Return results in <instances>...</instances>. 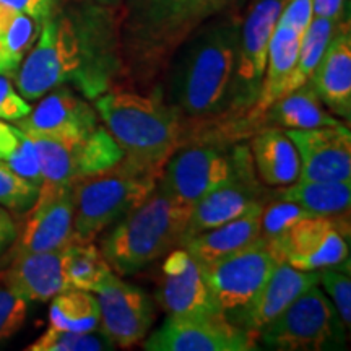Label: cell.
<instances>
[{
  "instance_id": "6da1fadb",
  "label": "cell",
  "mask_w": 351,
  "mask_h": 351,
  "mask_svg": "<svg viewBox=\"0 0 351 351\" xmlns=\"http://www.w3.org/2000/svg\"><path fill=\"white\" fill-rule=\"evenodd\" d=\"M239 25L207 26L184 47L169 83L171 106L187 116H215L230 106Z\"/></svg>"
},
{
  "instance_id": "7a4b0ae2",
  "label": "cell",
  "mask_w": 351,
  "mask_h": 351,
  "mask_svg": "<svg viewBox=\"0 0 351 351\" xmlns=\"http://www.w3.org/2000/svg\"><path fill=\"white\" fill-rule=\"evenodd\" d=\"M95 111L124 153V160L163 174L181 140L179 111L155 96L109 91L96 98Z\"/></svg>"
},
{
  "instance_id": "3957f363",
  "label": "cell",
  "mask_w": 351,
  "mask_h": 351,
  "mask_svg": "<svg viewBox=\"0 0 351 351\" xmlns=\"http://www.w3.org/2000/svg\"><path fill=\"white\" fill-rule=\"evenodd\" d=\"M192 207L174 200L160 189L125 215L101 243L111 270L134 275L181 245Z\"/></svg>"
},
{
  "instance_id": "277c9868",
  "label": "cell",
  "mask_w": 351,
  "mask_h": 351,
  "mask_svg": "<svg viewBox=\"0 0 351 351\" xmlns=\"http://www.w3.org/2000/svg\"><path fill=\"white\" fill-rule=\"evenodd\" d=\"M90 52L83 46L75 21L49 16L43 21L36 43L16 70V88L26 101H36L56 86L73 82L95 98L101 88L86 67Z\"/></svg>"
},
{
  "instance_id": "5b68a950",
  "label": "cell",
  "mask_w": 351,
  "mask_h": 351,
  "mask_svg": "<svg viewBox=\"0 0 351 351\" xmlns=\"http://www.w3.org/2000/svg\"><path fill=\"white\" fill-rule=\"evenodd\" d=\"M161 173L140 168L124 158L111 168L85 176L73 184V234L93 243L108 226L116 225L153 194Z\"/></svg>"
},
{
  "instance_id": "8992f818",
  "label": "cell",
  "mask_w": 351,
  "mask_h": 351,
  "mask_svg": "<svg viewBox=\"0 0 351 351\" xmlns=\"http://www.w3.org/2000/svg\"><path fill=\"white\" fill-rule=\"evenodd\" d=\"M270 350L322 351L345 348V324L326 293L314 285L258 332Z\"/></svg>"
},
{
  "instance_id": "52a82bcc",
  "label": "cell",
  "mask_w": 351,
  "mask_h": 351,
  "mask_svg": "<svg viewBox=\"0 0 351 351\" xmlns=\"http://www.w3.org/2000/svg\"><path fill=\"white\" fill-rule=\"evenodd\" d=\"M29 137L36 145L43 174L38 195H49L73 186L78 179L111 168L124 158L112 135L106 127L101 125L83 138L60 140L41 135Z\"/></svg>"
},
{
  "instance_id": "ba28073f",
  "label": "cell",
  "mask_w": 351,
  "mask_h": 351,
  "mask_svg": "<svg viewBox=\"0 0 351 351\" xmlns=\"http://www.w3.org/2000/svg\"><path fill=\"white\" fill-rule=\"evenodd\" d=\"M287 0H256L239 26L230 106L251 108L261 93L271 34Z\"/></svg>"
},
{
  "instance_id": "9c48e42d",
  "label": "cell",
  "mask_w": 351,
  "mask_h": 351,
  "mask_svg": "<svg viewBox=\"0 0 351 351\" xmlns=\"http://www.w3.org/2000/svg\"><path fill=\"white\" fill-rule=\"evenodd\" d=\"M348 218L304 217L278 239L267 241L280 263L298 270L333 269L348 262Z\"/></svg>"
},
{
  "instance_id": "30bf717a",
  "label": "cell",
  "mask_w": 351,
  "mask_h": 351,
  "mask_svg": "<svg viewBox=\"0 0 351 351\" xmlns=\"http://www.w3.org/2000/svg\"><path fill=\"white\" fill-rule=\"evenodd\" d=\"M278 263L269 243L258 236L239 252L204 267L202 274L218 309L228 315L251 302Z\"/></svg>"
},
{
  "instance_id": "8fae6325",
  "label": "cell",
  "mask_w": 351,
  "mask_h": 351,
  "mask_svg": "<svg viewBox=\"0 0 351 351\" xmlns=\"http://www.w3.org/2000/svg\"><path fill=\"white\" fill-rule=\"evenodd\" d=\"M239 148L231 155L210 147H192L174 152L160 178V191L194 208L205 195L230 181L238 168Z\"/></svg>"
},
{
  "instance_id": "7c38bea8",
  "label": "cell",
  "mask_w": 351,
  "mask_h": 351,
  "mask_svg": "<svg viewBox=\"0 0 351 351\" xmlns=\"http://www.w3.org/2000/svg\"><path fill=\"white\" fill-rule=\"evenodd\" d=\"M150 351H249L256 350V337L226 319L169 317L145 341Z\"/></svg>"
},
{
  "instance_id": "4fadbf2b",
  "label": "cell",
  "mask_w": 351,
  "mask_h": 351,
  "mask_svg": "<svg viewBox=\"0 0 351 351\" xmlns=\"http://www.w3.org/2000/svg\"><path fill=\"white\" fill-rule=\"evenodd\" d=\"M99 330L114 345L130 348L147 335L155 322V306L143 289L124 282L112 271L99 288Z\"/></svg>"
},
{
  "instance_id": "5bb4252c",
  "label": "cell",
  "mask_w": 351,
  "mask_h": 351,
  "mask_svg": "<svg viewBox=\"0 0 351 351\" xmlns=\"http://www.w3.org/2000/svg\"><path fill=\"white\" fill-rule=\"evenodd\" d=\"M160 304L169 317H219L204 274L186 249H173L163 262V282L156 291Z\"/></svg>"
},
{
  "instance_id": "9a60e30c",
  "label": "cell",
  "mask_w": 351,
  "mask_h": 351,
  "mask_svg": "<svg viewBox=\"0 0 351 351\" xmlns=\"http://www.w3.org/2000/svg\"><path fill=\"white\" fill-rule=\"evenodd\" d=\"M252 165L251 153L245 148H239L238 168L234 176L194 205L181 244L199 232L208 231L239 217L256 204H262L258 200L261 187L254 178Z\"/></svg>"
},
{
  "instance_id": "2e32d148",
  "label": "cell",
  "mask_w": 351,
  "mask_h": 351,
  "mask_svg": "<svg viewBox=\"0 0 351 351\" xmlns=\"http://www.w3.org/2000/svg\"><path fill=\"white\" fill-rule=\"evenodd\" d=\"M287 135L300 155L302 181H348L351 179V134L343 124L289 129Z\"/></svg>"
},
{
  "instance_id": "e0dca14e",
  "label": "cell",
  "mask_w": 351,
  "mask_h": 351,
  "mask_svg": "<svg viewBox=\"0 0 351 351\" xmlns=\"http://www.w3.org/2000/svg\"><path fill=\"white\" fill-rule=\"evenodd\" d=\"M15 124L28 135L73 140L86 137L98 127V114L70 88L59 85Z\"/></svg>"
},
{
  "instance_id": "ac0fdd59",
  "label": "cell",
  "mask_w": 351,
  "mask_h": 351,
  "mask_svg": "<svg viewBox=\"0 0 351 351\" xmlns=\"http://www.w3.org/2000/svg\"><path fill=\"white\" fill-rule=\"evenodd\" d=\"M314 285H319V271L298 270L288 263H278L251 302L228 314L226 319L257 337L263 327Z\"/></svg>"
},
{
  "instance_id": "d6986e66",
  "label": "cell",
  "mask_w": 351,
  "mask_h": 351,
  "mask_svg": "<svg viewBox=\"0 0 351 351\" xmlns=\"http://www.w3.org/2000/svg\"><path fill=\"white\" fill-rule=\"evenodd\" d=\"M28 212L29 217L19 238L16 251H59L77 241L73 234V186L49 195H38Z\"/></svg>"
},
{
  "instance_id": "ffe728a7",
  "label": "cell",
  "mask_w": 351,
  "mask_h": 351,
  "mask_svg": "<svg viewBox=\"0 0 351 351\" xmlns=\"http://www.w3.org/2000/svg\"><path fill=\"white\" fill-rule=\"evenodd\" d=\"M328 111L348 121L351 117V33L346 20L333 34L307 80Z\"/></svg>"
},
{
  "instance_id": "44dd1931",
  "label": "cell",
  "mask_w": 351,
  "mask_h": 351,
  "mask_svg": "<svg viewBox=\"0 0 351 351\" xmlns=\"http://www.w3.org/2000/svg\"><path fill=\"white\" fill-rule=\"evenodd\" d=\"M65 249L47 252H21L7 270L0 271L13 291L26 301H49L70 287L65 275Z\"/></svg>"
},
{
  "instance_id": "7402d4cb",
  "label": "cell",
  "mask_w": 351,
  "mask_h": 351,
  "mask_svg": "<svg viewBox=\"0 0 351 351\" xmlns=\"http://www.w3.org/2000/svg\"><path fill=\"white\" fill-rule=\"evenodd\" d=\"M262 212L263 204H256L239 217L184 241L181 247L199 263L200 269L213 265L247 247L261 236Z\"/></svg>"
},
{
  "instance_id": "603a6c76",
  "label": "cell",
  "mask_w": 351,
  "mask_h": 351,
  "mask_svg": "<svg viewBox=\"0 0 351 351\" xmlns=\"http://www.w3.org/2000/svg\"><path fill=\"white\" fill-rule=\"evenodd\" d=\"M301 39L302 34L296 29L276 23L270 39L269 54H267V67L263 73L261 93L254 103L256 112H265L276 99L285 95L289 77L296 67Z\"/></svg>"
},
{
  "instance_id": "cb8c5ba5",
  "label": "cell",
  "mask_w": 351,
  "mask_h": 351,
  "mask_svg": "<svg viewBox=\"0 0 351 351\" xmlns=\"http://www.w3.org/2000/svg\"><path fill=\"white\" fill-rule=\"evenodd\" d=\"M252 161L258 178L270 187H285L300 178V155L287 132L267 129L252 140Z\"/></svg>"
},
{
  "instance_id": "d4e9b609",
  "label": "cell",
  "mask_w": 351,
  "mask_h": 351,
  "mask_svg": "<svg viewBox=\"0 0 351 351\" xmlns=\"http://www.w3.org/2000/svg\"><path fill=\"white\" fill-rule=\"evenodd\" d=\"M278 199L300 205L314 217L350 218L351 179L348 181H302L285 186Z\"/></svg>"
},
{
  "instance_id": "484cf974",
  "label": "cell",
  "mask_w": 351,
  "mask_h": 351,
  "mask_svg": "<svg viewBox=\"0 0 351 351\" xmlns=\"http://www.w3.org/2000/svg\"><path fill=\"white\" fill-rule=\"evenodd\" d=\"M231 0H142L145 23L158 34H176L221 10Z\"/></svg>"
},
{
  "instance_id": "4316f807",
  "label": "cell",
  "mask_w": 351,
  "mask_h": 351,
  "mask_svg": "<svg viewBox=\"0 0 351 351\" xmlns=\"http://www.w3.org/2000/svg\"><path fill=\"white\" fill-rule=\"evenodd\" d=\"M274 124L285 129H315V127L339 125L343 122L324 109L322 101L309 83L289 91L288 95L276 99L267 109Z\"/></svg>"
},
{
  "instance_id": "83f0119b",
  "label": "cell",
  "mask_w": 351,
  "mask_h": 351,
  "mask_svg": "<svg viewBox=\"0 0 351 351\" xmlns=\"http://www.w3.org/2000/svg\"><path fill=\"white\" fill-rule=\"evenodd\" d=\"M41 32V23L0 3V75H13Z\"/></svg>"
},
{
  "instance_id": "f1b7e54d",
  "label": "cell",
  "mask_w": 351,
  "mask_h": 351,
  "mask_svg": "<svg viewBox=\"0 0 351 351\" xmlns=\"http://www.w3.org/2000/svg\"><path fill=\"white\" fill-rule=\"evenodd\" d=\"M98 298L85 289L70 288L52 298L49 327L67 332H91L99 328Z\"/></svg>"
},
{
  "instance_id": "f546056e",
  "label": "cell",
  "mask_w": 351,
  "mask_h": 351,
  "mask_svg": "<svg viewBox=\"0 0 351 351\" xmlns=\"http://www.w3.org/2000/svg\"><path fill=\"white\" fill-rule=\"evenodd\" d=\"M0 163L38 189L43 184L41 165L33 138L16 125L0 121Z\"/></svg>"
},
{
  "instance_id": "4dcf8cb0",
  "label": "cell",
  "mask_w": 351,
  "mask_h": 351,
  "mask_svg": "<svg viewBox=\"0 0 351 351\" xmlns=\"http://www.w3.org/2000/svg\"><path fill=\"white\" fill-rule=\"evenodd\" d=\"M65 275L70 287L96 293L99 285L111 274V267L98 247L91 243L73 241L65 247Z\"/></svg>"
},
{
  "instance_id": "1f68e13d",
  "label": "cell",
  "mask_w": 351,
  "mask_h": 351,
  "mask_svg": "<svg viewBox=\"0 0 351 351\" xmlns=\"http://www.w3.org/2000/svg\"><path fill=\"white\" fill-rule=\"evenodd\" d=\"M341 21H335L330 19H322V16H314L311 25L307 26L304 36L301 39L300 46V56H298L296 67L293 70L291 77L287 85V91L285 95H288L289 91L296 90L307 83L313 72L317 67L320 57H322L324 51H326L327 44L330 43L333 34L337 33ZM283 95V96H285Z\"/></svg>"
},
{
  "instance_id": "d6a6232c",
  "label": "cell",
  "mask_w": 351,
  "mask_h": 351,
  "mask_svg": "<svg viewBox=\"0 0 351 351\" xmlns=\"http://www.w3.org/2000/svg\"><path fill=\"white\" fill-rule=\"evenodd\" d=\"M116 345L99 328L91 332H67L49 327L36 341L28 346V351H106Z\"/></svg>"
},
{
  "instance_id": "836d02e7",
  "label": "cell",
  "mask_w": 351,
  "mask_h": 351,
  "mask_svg": "<svg viewBox=\"0 0 351 351\" xmlns=\"http://www.w3.org/2000/svg\"><path fill=\"white\" fill-rule=\"evenodd\" d=\"M39 189L0 163V207L25 213L38 199Z\"/></svg>"
},
{
  "instance_id": "e575fe53",
  "label": "cell",
  "mask_w": 351,
  "mask_h": 351,
  "mask_svg": "<svg viewBox=\"0 0 351 351\" xmlns=\"http://www.w3.org/2000/svg\"><path fill=\"white\" fill-rule=\"evenodd\" d=\"M28 301L16 295L0 274V345L10 340L25 326Z\"/></svg>"
},
{
  "instance_id": "d590c367",
  "label": "cell",
  "mask_w": 351,
  "mask_h": 351,
  "mask_svg": "<svg viewBox=\"0 0 351 351\" xmlns=\"http://www.w3.org/2000/svg\"><path fill=\"white\" fill-rule=\"evenodd\" d=\"M309 217L306 210H302L300 205L293 202L282 200L274 202V204L265 207L263 205L262 223H261V238L265 241H275L288 231L298 219Z\"/></svg>"
},
{
  "instance_id": "8d00e7d4",
  "label": "cell",
  "mask_w": 351,
  "mask_h": 351,
  "mask_svg": "<svg viewBox=\"0 0 351 351\" xmlns=\"http://www.w3.org/2000/svg\"><path fill=\"white\" fill-rule=\"evenodd\" d=\"M319 282L324 285L327 296L333 301L337 313L348 328L351 324V282L348 274L322 269L319 271Z\"/></svg>"
},
{
  "instance_id": "74e56055",
  "label": "cell",
  "mask_w": 351,
  "mask_h": 351,
  "mask_svg": "<svg viewBox=\"0 0 351 351\" xmlns=\"http://www.w3.org/2000/svg\"><path fill=\"white\" fill-rule=\"evenodd\" d=\"M32 106L15 90L10 78L0 75V121L16 122L32 112Z\"/></svg>"
},
{
  "instance_id": "f35d334b",
  "label": "cell",
  "mask_w": 351,
  "mask_h": 351,
  "mask_svg": "<svg viewBox=\"0 0 351 351\" xmlns=\"http://www.w3.org/2000/svg\"><path fill=\"white\" fill-rule=\"evenodd\" d=\"M313 19V0H287L276 23L289 26L304 36L307 26L311 25Z\"/></svg>"
},
{
  "instance_id": "ab89813d",
  "label": "cell",
  "mask_w": 351,
  "mask_h": 351,
  "mask_svg": "<svg viewBox=\"0 0 351 351\" xmlns=\"http://www.w3.org/2000/svg\"><path fill=\"white\" fill-rule=\"evenodd\" d=\"M0 3L15 8L19 12H23L43 25V21L52 15L56 0H0Z\"/></svg>"
},
{
  "instance_id": "60d3db41",
  "label": "cell",
  "mask_w": 351,
  "mask_h": 351,
  "mask_svg": "<svg viewBox=\"0 0 351 351\" xmlns=\"http://www.w3.org/2000/svg\"><path fill=\"white\" fill-rule=\"evenodd\" d=\"M16 238H19V228H16L15 219L5 208L0 207V254L15 244Z\"/></svg>"
},
{
  "instance_id": "b9f144b4",
  "label": "cell",
  "mask_w": 351,
  "mask_h": 351,
  "mask_svg": "<svg viewBox=\"0 0 351 351\" xmlns=\"http://www.w3.org/2000/svg\"><path fill=\"white\" fill-rule=\"evenodd\" d=\"M345 3L346 0H313L314 16L343 21Z\"/></svg>"
},
{
  "instance_id": "7bdbcfd3",
  "label": "cell",
  "mask_w": 351,
  "mask_h": 351,
  "mask_svg": "<svg viewBox=\"0 0 351 351\" xmlns=\"http://www.w3.org/2000/svg\"><path fill=\"white\" fill-rule=\"evenodd\" d=\"M101 5H106V7H112V5H117V3L121 2V0H98Z\"/></svg>"
}]
</instances>
